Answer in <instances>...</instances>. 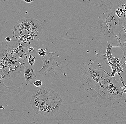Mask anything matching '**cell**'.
Here are the masks:
<instances>
[{
	"label": "cell",
	"instance_id": "cell-6",
	"mask_svg": "<svg viewBox=\"0 0 126 124\" xmlns=\"http://www.w3.org/2000/svg\"><path fill=\"white\" fill-rule=\"evenodd\" d=\"M115 10L104 14L98 20V29L102 34L106 37L117 41L122 25L120 19L116 15Z\"/></svg>",
	"mask_w": 126,
	"mask_h": 124
},
{
	"label": "cell",
	"instance_id": "cell-1",
	"mask_svg": "<svg viewBox=\"0 0 126 124\" xmlns=\"http://www.w3.org/2000/svg\"><path fill=\"white\" fill-rule=\"evenodd\" d=\"M98 67L93 62H82L79 66V78L82 87L92 97L110 101H125L120 85L115 76H111L97 62Z\"/></svg>",
	"mask_w": 126,
	"mask_h": 124
},
{
	"label": "cell",
	"instance_id": "cell-15",
	"mask_svg": "<svg viewBox=\"0 0 126 124\" xmlns=\"http://www.w3.org/2000/svg\"><path fill=\"white\" fill-rule=\"evenodd\" d=\"M35 56H33L31 54H30V56L28 59V62L29 64L31 66H33L35 62Z\"/></svg>",
	"mask_w": 126,
	"mask_h": 124
},
{
	"label": "cell",
	"instance_id": "cell-13",
	"mask_svg": "<svg viewBox=\"0 0 126 124\" xmlns=\"http://www.w3.org/2000/svg\"><path fill=\"white\" fill-rule=\"evenodd\" d=\"M120 80L121 81L123 86V87H120V89H123L124 90V91H122L121 93H122V94H123V93H126V85L125 84L124 78L121 76H120ZM125 102L126 103V99H125Z\"/></svg>",
	"mask_w": 126,
	"mask_h": 124
},
{
	"label": "cell",
	"instance_id": "cell-11",
	"mask_svg": "<svg viewBox=\"0 0 126 124\" xmlns=\"http://www.w3.org/2000/svg\"><path fill=\"white\" fill-rule=\"evenodd\" d=\"M119 7L123 9L124 14L120 18V22L122 26L123 24L126 25V0H120L119 3Z\"/></svg>",
	"mask_w": 126,
	"mask_h": 124
},
{
	"label": "cell",
	"instance_id": "cell-5",
	"mask_svg": "<svg viewBox=\"0 0 126 124\" xmlns=\"http://www.w3.org/2000/svg\"><path fill=\"white\" fill-rule=\"evenodd\" d=\"M28 65L23 63L7 62L0 59V90L3 91L15 93L20 92L21 87L15 86L8 87L4 84L5 80H13L20 72L23 71Z\"/></svg>",
	"mask_w": 126,
	"mask_h": 124
},
{
	"label": "cell",
	"instance_id": "cell-7",
	"mask_svg": "<svg viewBox=\"0 0 126 124\" xmlns=\"http://www.w3.org/2000/svg\"><path fill=\"white\" fill-rule=\"evenodd\" d=\"M113 48H119L120 46H113L111 44H109L106 49V60L109 67L111 68L112 72L110 74L111 76H115V75L117 74L120 76H121L120 73L123 72V70L121 66L120 61L119 57H114L111 53V49Z\"/></svg>",
	"mask_w": 126,
	"mask_h": 124
},
{
	"label": "cell",
	"instance_id": "cell-16",
	"mask_svg": "<svg viewBox=\"0 0 126 124\" xmlns=\"http://www.w3.org/2000/svg\"><path fill=\"white\" fill-rule=\"evenodd\" d=\"M38 53L40 56L44 57L46 54V52L45 49H39L38 51Z\"/></svg>",
	"mask_w": 126,
	"mask_h": 124
},
{
	"label": "cell",
	"instance_id": "cell-8",
	"mask_svg": "<svg viewBox=\"0 0 126 124\" xmlns=\"http://www.w3.org/2000/svg\"><path fill=\"white\" fill-rule=\"evenodd\" d=\"M23 72L26 85L33 84L37 78L34 68L29 64L25 67Z\"/></svg>",
	"mask_w": 126,
	"mask_h": 124
},
{
	"label": "cell",
	"instance_id": "cell-9",
	"mask_svg": "<svg viewBox=\"0 0 126 124\" xmlns=\"http://www.w3.org/2000/svg\"><path fill=\"white\" fill-rule=\"evenodd\" d=\"M55 59V56L52 54L50 53L46 54L42 58L43 67L41 70L37 71L38 74L39 75H42L44 74L53 64Z\"/></svg>",
	"mask_w": 126,
	"mask_h": 124
},
{
	"label": "cell",
	"instance_id": "cell-12",
	"mask_svg": "<svg viewBox=\"0 0 126 124\" xmlns=\"http://www.w3.org/2000/svg\"><path fill=\"white\" fill-rule=\"evenodd\" d=\"M120 48L123 50L124 53L120 61L121 66L123 71L126 72V47H120Z\"/></svg>",
	"mask_w": 126,
	"mask_h": 124
},
{
	"label": "cell",
	"instance_id": "cell-17",
	"mask_svg": "<svg viewBox=\"0 0 126 124\" xmlns=\"http://www.w3.org/2000/svg\"><path fill=\"white\" fill-rule=\"evenodd\" d=\"M33 85L37 88H39L42 85V82L40 80H35L33 84Z\"/></svg>",
	"mask_w": 126,
	"mask_h": 124
},
{
	"label": "cell",
	"instance_id": "cell-10",
	"mask_svg": "<svg viewBox=\"0 0 126 124\" xmlns=\"http://www.w3.org/2000/svg\"><path fill=\"white\" fill-rule=\"evenodd\" d=\"M117 41L120 47H126V29L122 26V30L120 31Z\"/></svg>",
	"mask_w": 126,
	"mask_h": 124
},
{
	"label": "cell",
	"instance_id": "cell-4",
	"mask_svg": "<svg viewBox=\"0 0 126 124\" xmlns=\"http://www.w3.org/2000/svg\"><path fill=\"white\" fill-rule=\"evenodd\" d=\"M30 45L17 40H12L9 42L4 41L0 47V58L11 63L29 64L30 54L27 47Z\"/></svg>",
	"mask_w": 126,
	"mask_h": 124
},
{
	"label": "cell",
	"instance_id": "cell-18",
	"mask_svg": "<svg viewBox=\"0 0 126 124\" xmlns=\"http://www.w3.org/2000/svg\"><path fill=\"white\" fill-rule=\"evenodd\" d=\"M28 53L30 54H33L34 52V50L33 47H31L28 49Z\"/></svg>",
	"mask_w": 126,
	"mask_h": 124
},
{
	"label": "cell",
	"instance_id": "cell-2",
	"mask_svg": "<svg viewBox=\"0 0 126 124\" xmlns=\"http://www.w3.org/2000/svg\"><path fill=\"white\" fill-rule=\"evenodd\" d=\"M63 104L60 94L45 87L39 88L32 96L30 105L35 114L49 118L60 110Z\"/></svg>",
	"mask_w": 126,
	"mask_h": 124
},
{
	"label": "cell",
	"instance_id": "cell-19",
	"mask_svg": "<svg viewBox=\"0 0 126 124\" xmlns=\"http://www.w3.org/2000/svg\"><path fill=\"white\" fill-rule=\"evenodd\" d=\"M34 0H22V1H24V2L27 3H31L33 2Z\"/></svg>",
	"mask_w": 126,
	"mask_h": 124
},
{
	"label": "cell",
	"instance_id": "cell-14",
	"mask_svg": "<svg viewBox=\"0 0 126 124\" xmlns=\"http://www.w3.org/2000/svg\"><path fill=\"white\" fill-rule=\"evenodd\" d=\"M115 13L116 15L120 18L123 15V9L119 7L115 10Z\"/></svg>",
	"mask_w": 126,
	"mask_h": 124
},
{
	"label": "cell",
	"instance_id": "cell-20",
	"mask_svg": "<svg viewBox=\"0 0 126 124\" xmlns=\"http://www.w3.org/2000/svg\"><path fill=\"white\" fill-rule=\"evenodd\" d=\"M5 41L8 42H9L12 41V38L10 37H7L5 38Z\"/></svg>",
	"mask_w": 126,
	"mask_h": 124
},
{
	"label": "cell",
	"instance_id": "cell-3",
	"mask_svg": "<svg viewBox=\"0 0 126 124\" xmlns=\"http://www.w3.org/2000/svg\"><path fill=\"white\" fill-rule=\"evenodd\" d=\"M13 37L16 40L25 44H31V41L41 37L43 29L37 20L26 17L19 20L13 30Z\"/></svg>",
	"mask_w": 126,
	"mask_h": 124
},
{
	"label": "cell",
	"instance_id": "cell-21",
	"mask_svg": "<svg viewBox=\"0 0 126 124\" xmlns=\"http://www.w3.org/2000/svg\"><path fill=\"white\" fill-rule=\"evenodd\" d=\"M0 109H5L4 107L3 106H0Z\"/></svg>",
	"mask_w": 126,
	"mask_h": 124
}]
</instances>
